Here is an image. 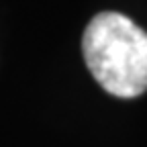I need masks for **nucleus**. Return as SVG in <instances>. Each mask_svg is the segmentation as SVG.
I'll return each instance as SVG.
<instances>
[{"mask_svg":"<svg viewBox=\"0 0 147 147\" xmlns=\"http://www.w3.org/2000/svg\"><path fill=\"white\" fill-rule=\"evenodd\" d=\"M82 51L90 74L108 92L135 98L147 90V33L121 12H100L88 23Z\"/></svg>","mask_w":147,"mask_h":147,"instance_id":"1","label":"nucleus"}]
</instances>
